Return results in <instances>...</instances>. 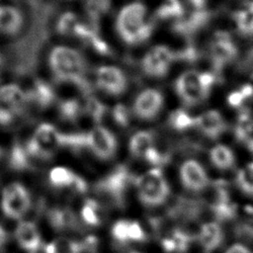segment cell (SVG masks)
Segmentation results:
<instances>
[{
	"instance_id": "1",
	"label": "cell",
	"mask_w": 253,
	"mask_h": 253,
	"mask_svg": "<svg viewBox=\"0 0 253 253\" xmlns=\"http://www.w3.org/2000/svg\"><path fill=\"white\" fill-rule=\"evenodd\" d=\"M49 66L57 81L73 83L85 96H91L92 87L85 77L86 60L78 50L65 45L55 46L49 54Z\"/></svg>"
},
{
	"instance_id": "2",
	"label": "cell",
	"mask_w": 253,
	"mask_h": 253,
	"mask_svg": "<svg viewBox=\"0 0 253 253\" xmlns=\"http://www.w3.org/2000/svg\"><path fill=\"white\" fill-rule=\"evenodd\" d=\"M116 28L120 38L129 45L145 42L152 33V22L146 19V7L140 2L126 5L119 13Z\"/></svg>"
},
{
	"instance_id": "3",
	"label": "cell",
	"mask_w": 253,
	"mask_h": 253,
	"mask_svg": "<svg viewBox=\"0 0 253 253\" xmlns=\"http://www.w3.org/2000/svg\"><path fill=\"white\" fill-rule=\"evenodd\" d=\"M214 83L215 76L211 72L188 70L176 79L175 90L185 105L196 106L207 100Z\"/></svg>"
},
{
	"instance_id": "4",
	"label": "cell",
	"mask_w": 253,
	"mask_h": 253,
	"mask_svg": "<svg viewBox=\"0 0 253 253\" xmlns=\"http://www.w3.org/2000/svg\"><path fill=\"white\" fill-rule=\"evenodd\" d=\"M139 202L147 208H157L169 198V184L158 167L147 170L134 179Z\"/></svg>"
},
{
	"instance_id": "5",
	"label": "cell",
	"mask_w": 253,
	"mask_h": 253,
	"mask_svg": "<svg viewBox=\"0 0 253 253\" xmlns=\"http://www.w3.org/2000/svg\"><path fill=\"white\" fill-rule=\"evenodd\" d=\"M58 134L52 125L47 123L40 125L25 145L29 155L45 160L51 158L54 149L59 146Z\"/></svg>"
},
{
	"instance_id": "6",
	"label": "cell",
	"mask_w": 253,
	"mask_h": 253,
	"mask_svg": "<svg viewBox=\"0 0 253 253\" xmlns=\"http://www.w3.org/2000/svg\"><path fill=\"white\" fill-rule=\"evenodd\" d=\"M1 207L4 214L13 219L21 218L31 208V196L20 183L8 185L2 192Z\"/></svg>"
},
{
	"instance_id": "7",
	"label": "cell",
	"mask_w": 253,
	"mask_h": 253,
	"mask_svg": "<svg viewBox=\"0 0 253 253\" xmlns=\"http://www.w3.org/2000/svg\"><path fill=\"white\" fill-rule=\"evenodd\" d=\"M176 59L175 52L165 45H155L148 50L141 60L142 71L149 77H164Z\"/></svg>"
},
{
	"instance_id": "8",
	"label": "cell",
	"mask_w": 253,
	"mask_h": 253,
	"mask_svg": "<svg viewBox=\"0 0 253 253\" xmlns=\"http://www.w3.org/2000/svg\"><path fill=\"white\" fill-rule=\"evenodd\" d=\"M163 106V94L158 89L147 88L135 97L132 114L141 121H151L159 115Z\"/></svg>"
},
{
	"instance_id": "9",
	"label": "cell",
	"mask_w": 253,
	"mask_h": 253,
	"mask_svg": "<svg viewBox=\"0 0 253 253\" xmlns=\"http://www.w3.org/2000/svg\"><path fill=\"white\" fill-rule=\"evenodd\" d=\"M115 135L106 127L97 126L88 132V148L101 160H109L117 152Z\"/></svg>"
},
{
	"instance_id": "10",
	"label": "cell",
	"mask_w": 253,
	"mask_h": 253,
	"mask_svg": "<svg viewBox=\"0 0 253 253\" xmlns=\"http://www.w3.org/2000/svg\"><path fill=\"white\" fill-rule=\"evenodd\" d=\"M179 177L183 187L194 193L203 192L210 184L206 169L195 159H188L181 164Z\"/></svg>"
},
{
	"instance_id": "11",
	"label": "cell",
	"mask_w": 253,
	"mask_h": 253,
	"mask_svg": "<svg viewBox=\"0 0 253 253\" xmlns=\"http://www.w3.org/2000/svg\"><path fill=\"white\" fill-rule=\"evenodd\" d=\"M96 83L99 89L110 96L122 95L127 87L126 74L116 66H100L96 72Z\"/></svg>"
},
{
	"instance_id": "12",
	"label": "cell",
	"mask_w": 253,
	"mask_h": 253,
	"mask_svg": "<svg viewBox=\"0 0 253 253\" xmlns=\"http://www.w3.org/2000/svg\"><path fill=\"white\" fill-rule=\"evenodd\" d=\"M130 181L131 176L128 169L124 165H119L99 182L98 189L120 204Z\"/></svg>"
},
{
	"instance_id": "13",
	"label": "cell",
	"mask_w": 253,
	"mask_h": 253,
	"mask_svg": "<svg viewBox=\"0 0 253 253\" xmlns=\"http://www.w3.org/2000/svg\"><path fill=\"white\" fill-rule=\"evenodd\" d=\"M238 54L236 44L230 36L224 32H218L210 44V55L215 68L220 69L231 62Z\"/></svg>"
},
{
	"instance_id": "14",
	"label": "cell",
	"mask_w": 253,
	"mask_h": 253,
	"mask_svg": "<svg viewBox=\"0 0 253 253\" xmlns=\"http://www.w3.org/2000/svg\"><path fill=\"white\" fill-rule=\"evenodd\" d=\"M226 123L217 110H209L195 117V127L209 138L215 139L226 129Z\"/></svg>"
},
{
	"instance_id": "15",
	"label": "cell",
	"mask_w": 253,
	"mask_h": 253,
	"mask_svg": "<svg viewBox=\"0 0 253 253\" xmlns=\"http://www.w3.org/2000/svg\"><path fill=\"white\" fill-rule=\"evenodd\" d=\"M15 237L21 248L29 253H36L42 247L41 234L32 221H22L15 230Z\"/></svg>"
},
{
	"instance_id": "16",
	"label": "cell",
	"mask_w": 253,
	"mask_h": 253,
	"mask_svg": "<svg viewBox=\"0 0 253 253\" xmlns=\"http://www.w3.org/2000/svg\"><path fill=\"white\" fill-rule=\"evenodd\" d=\"M198 239L206 253L213 252L221 245L224 239L221 225L216 221H209L202 224Z\"/></svg>"
},
{
	"instance_id": "17",
	"label": "cell",
	"mask_w": 253,
	"mask_h": 253,
	"mask_svg": "<svg viewBox=\"0 0 253 253\" xmlns=\"http://www.w3.org/2000/svg\"><path fill=\"white\" fill-rule=\"evenodd\" d=\"M28 102H33L40 109L47 108L55 98L52 87L42 79H36L33 88L27 92Z\"/></svg>"
},
{
	"instance_id": "18",
	"label": "cell",
	"mask_w": 253,
	"mask_h": 253,
	"mask_svg": "<svg viewBox=\"0 0 253 253\" xmlns=\"http://www.w3.org/2000/svg\"><path fill=\"white\" fill-rule=\"evenodd\" d=\"M24 24L22 13L11 6H0V33L16 35Z\"/></svg>"
},
{
	"instance_id": "19",
	"label": "cell",
	"mask_w": 253,
	"mask_h": 253,
	"mask_svg": "<svg viewBox=\"0 0 253 253\" xmlns=\"http://www.w3.org/2000/svg\"><path fill=\"white\" fill-rule=\"evenodd\" d=\"M191 235L182 229H173L162 240L161 246L167 253H185L190 247Z\"/></svg>"
},
{
	"instance_id": "20",
	"label": "cell",
	"mask_w": 253,
	"mask_h": 253,
	"mask_svg": "<svg viewBox=\"0 0 253 253\" xmlns=\"http://www.w3.org/2000/svg\"><path fill=\"white\" fill-rule=\"evenodd\" d=\"M0 100L11 106L19 115L23 113L25 105L28 102L27 93L16 84L2 86L0 88Z\"/></svg>"
},
{
	"instance_id": "21",
	"label": "cell",
	"mask_w": 253,
	"mask_h": 253,
	"mask_svg": "<svg viewBox=\"0 0 253 253\" xmlns=\"http://www.w3.org/2000/svg\"><path fill=\"white\" fill-rule=\"evenodd\" d=\"M154 147V138L152 132L148 130H139L135 132L129 140L128 149L135 158L144 159L147 152Z\"/></svg>"
},
{
	"instance_id": "22",
	"label": "cell",
	"mask_w": 253,
	"mask_h": 253,
	"mask_svg": "<svg viewBox=\"0 0 253 253\" xmlns=\"http://www.w3.org/2000/svg\"><path fill=\"white\" fill-rule=\"evenodd\" d=\"M210 159L212 165L222 171L231 169L235 164L233 151L224 144H216L210 150Z\"/></svg>"
},
{
	"instance_id": "23",
	"label": "cell",
	"mask_w": 253,
	"mask_h": 253,
	"mask_svg": "<svg viewBox=\"0 0 253 253\" xmlns=\"http://www.w3.org/2000/svg\"><path fill=\"white\" fill-rule=\"evenodd\" d=\"M238 31L244 36H253V1L245 4L233 15Z\"/></svg>"
},
{
	"instance_id": "24",
	"label": "cell",
	"mask_w": 253,
	"mask_h": 253,
	"mask_svg": "<svg viewBox=\"0 0 253 253\" xmlns=\"http://www.w3.org/2000/svg\"><path fill=\"white\" fill-rule=\"evenodd\" d=\"M47 216L50 225L56 230L74 228L77 224L74 213L68 209H52Z\"/></svg>"
},
{
	"instance_id": "25",
	"label": "cell",
	"mask_w": 253,
	"mask_h": 253,
	"mask_svg": "<svg viewBox=\"0 0 253 253\" xmlns=\"http://www.w3.org/2000/svg\"><path fill=\"white\" fill-rule=\"evenodd\" d=\"M85 251L83 243L69 238L60 237L44 247L45 253H82Z\"/></svg>"
},
{
	"instance_id": "26",
	"label": "cell",
	"mask_w": 253,
	"mask_h": 253,
	"mask_svg": "<svg viewBox=\"0 0 253 253\" xmlns=\"http://www.w3.org/2000/svg\"><path fill=\"white\" fill-rule=\"evenodd\" d=\"M30 155L24 145L15 142L9 154V165L14 170H25L30 167Z\"/></svg>"
},
{
	"instance_id": "27",
	"label": "cell",
	"mask_w": 253,
	"mask_h": 253,
	"mask_svg": "<svg viewBox=\"0 0 253 253\" xmlns=\"http://www.w3.org/2000/svg\"><path fill=\"white\" fill-rule=\"evenodd\" d=\"M59 146L68 147L73 151H80L88 147V133L85 132H73L58 134Z\"/></svg>"
},
{
	"instance_id": "28",
	"label": "cell",
	"mask_w": 253,
	"mask_h": 253,
	"mask_svg": "<svg viewBox=\"0 0 253 253\" xmlns=\"http://www.w3.org/2000/svg\"><path fill=\"white\" fill-rule=\"evenodd\" d=\"M84 109L81 107L79 101L75 99H66L61 101L58 105V115L62 121L75 123Z\"/></svg>"
},
{
	"instance_id": "29",
	"label": "cell",
	"mask_w": 253,
	"mask_h": 253,
	"mask_svg": "<svg viewBox=\"0 0 253 253\" xmlns=\"http://www.w3.org/2000/svg\"><path fill=\"white\" fill-rule=\"evenodd\" d=\"M77 175L66 167H55L49 173V182L56 188H72Z\"/></svg>"
},
{
	"instance_id": "30",
	"label": "cell",
	"mask_w": 253,
	"mask_h": 253,
	"mask_svg": "<svg viewBox=\"0 0 253 253\" xmlns=\"http://www.w3.org/2000/svg\"><path fill=\"white\" fill-rule=\"evenodd\" d=\"M235 182L243 194L253 197V161L246 164L237 172Z\"/></svg>"
},
{
	"instance_id": "31",
	"label": "cell",
	"mask_w": 253,
	"mask_h": 253,
	"mask_svg": "<svg viewBox=\"0 0 253 253\" xmlns=\"http://www.w3.org/2000/svg\"><path fill=\"white\" fill-rule=\"evenodd\" d=\"M184 8L180 0H163L156 11V17L159 19L182 18Z\"/></svg>"
},
{
	"instance_id": "32",
	"label": "cell",
	"mask_w": 253,
	"mask_h": 253,
	"mask_svg": "<svg viewBox=\"0 0 253 253\" xmlns=\"http://www.w3.org/2000/svg\"><path fill=\"white\" fill-rule=\"evenodd\" d=\"M168 123L174 129L183 131L195 126V118L192 117L188 112L178 109L171 113Z\"/></svg>"
},
{
	"instance_id": "33",
	"label": "cell",
	"mask_w": 253,
	"mask_h": 253,
	"mask_svg": "<svg viewBox=\"0 0 253 253\" xmlns=\"http://www.w3.org/2000/svg\"><path fill=\"white\" fill-rule=\"evenodd\" d=\"M252 97H253V85L244 84L240 86L238 89L228 94L227 104L234 109H238V108H241Z\"/></svg>"
},
{
	"instance_id": "34",
	"label": "cell",
	"mask_w": 253,
	"mask_h": 253,
	"mask_svg": "<svg viewBox=\"0 0 253 253\" xmlns=\"http://www.w3.org/2000/svg\"><path fill=\"white\" fill-rule=\"evenodd\" d=\"M111 6V0H87L86 12L90 22L99 25V19L106 14Z\"/></svg>"
},
{
	"instance_id": "35",
	"label": "cell",
	"mask_w": 253,
	"mask_h": 253,
	"mask_svg": "<svg viewBox=\"0 0 253 253\" xmlns=\"http://www.w3.org/2000/svg\"><path fill=\"white\" fill-rule=\"evenodd\" d=\"M81 217L83 221L91 226H97L100 224V214H99V206L96 201L88 199L85 201L82 210Z\"/></svg>"
},
{
	"instance_id": "36",
	"label": "cell",
	"mask_w": 253,
	"mask_h": 253,
	"mask_svg": "<svg viewBox=\"0 0 253 253\" xmlns=\"http://www.w3.org/2000/svg\"><path fill=\"white\" fill-rule=\"evenodd\" d=\"M79 23L76 14L72 12H66L62 14L56 24V32L62 36H70L74 34L75 27Z\"/></svg>"
},
{
	"instance_id": "37",
	"label": "cell",
	"mask_w": 253,
	"mask_h": 253,
	"mask_svg": "<svg viewBox=\"0 0 253 253\" xmlns=\"http://www.w3.org/2000/svg\"><path fill=\"white\" fill-rule=\"evenodd\" d=\"M83 109H84V112L88 114L95 123H100L107 111L106 106L102 102H100L98 99L92 96L87 97V100Z\"/></svg>"
},
{
	"instance_id": "38",
	"label": "cell",
	"mask_w": 253,
	"mask_h": 253,
	"mask_svg": "<svg viewBox=\"0 0 253 253\" xmlns=\"http://www.w3.org/2000/svg\"><path fill=\"white\" fill-rule=\"evenodd\" d=\"M128 227L129 220L128 219H120L116 221L111 229V233L113 238L119 243L125 244L129 243L128 241Z\"/></svg>"
},
{
	"instance_id": "39",
	"label": "cell",
	"mask_w": 253,
	"mask_h": 253,
	"mask_svg": "<svg viewBox=\"0 0 253 253\" xmlns=\"http://www.w3.org/2000/svg\"><path fill=\"white\" fill-rule=\"evenodd\" d=\"M113 119L117 125L126 127L130 123V112L124 104H118L114 107L112 112Z\"/></svg>"
},
{
	"instance_id": "40",
	"label": "cell",
	"mask_w": 253,
	"mask_h": 253,
	"mask_svg": "<svg viewBox=\"0 0 253 253\" xmlns=\"http://www.w3.org/2000/svg\"><path fill=\"white\" fill-rule=\"evenodd\" d=\"M17 116H19L18 113L11 106L0 100V126L11 125Z\"/></svg>"
},
{
	"instance_id": "41",
	"label": "cell",
	"mask_w": 253,
	"mask_h": 253,
	"mask_svg": "<svg viewBox=\"0 0 253 253\" xmlns=\"http://www.w3.org/2000/svg\"><path fill=\"white\" fill-rule=\"evenodd\" d=\"M145 231L141 224L136 220H129L128 227V241L129 242H142L145 240Z\"/></svg>"
},
{
	"instance_id": "42",
	"label": "cell",
	"mask_w": 253,
	"mask_h": 253,
	"mask_svg": "<svg viewBox=\"0 0 253 253\" xmlns=\"http://www.w3.org/2000/svg\"><path fill=\"white\" fill-rule=\"evenodd\" d=\"M225 253H253V252L242 243H234L226 249Z\"/></svg>"
},
{
	"instance_id": "43",
	"label": "cell",
	"mask_w": 253,
	"mask_h": 253,
	"mask_svg": "<svg viewBox=\"0 0 253 253\" xmlns=\"http://www.w3.org/2000/svg\"><path fill=\"white\" fill-rule=\"evenodd\" d=\"M7 239H8L7 232L5 228L2 225H0V249L5 245V243L7 242Z\"/></svg>"
},
{
	"instance_id": "44",
	"label": "cell",
	"mask_w": 253,
	"mask_h": 253,
	"mask_svg": "<svg viewBox=\"0 0 253 253\" xmlns=\"http://www.w3.org/2000/svg\"><path fill=\"white\" fill-rule=\"evenodd\" d=\"M128 253H142V252H139V251H131V252H128Z\"/></svg>"
},
{
	"instance_id": "45",
	"label": "cell",
	"mask_w": 253,
	"mask_h": 253,
	"mask_svg": "<svg viewBox=\"0 0 253 253\" xmlns=\"http://www.w3.org/2000/svg\"><path fill=\"white\" fill-rule=\"evenodd\" d=\"M251 80H252V81H253V73H252V74H251Z\"/></svg>"
}]
</instances>
